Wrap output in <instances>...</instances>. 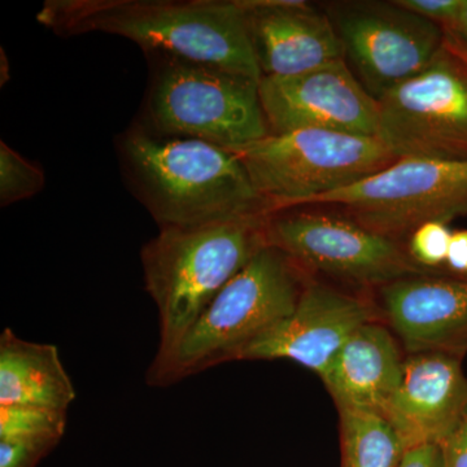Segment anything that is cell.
<instances>
[{
  "mask_svg": "<svg viewBox=\"0 0 467 467\" xmlns=\"http://www.w3.org/2000/svg\"><path fill=\"white\" fill-rule=\"evenodd\" d=\"M36 20L60 36L113 34L153 57L263 78L243 0H48Z\"/></svg>",
  "mask_w": 467,
  "mask_h": 467,
  "instance_id": "1",
  "label": "cell"
},
{
  "mask_svg": "<svg viewBox=\"0 0 467 467\" xmlns=\"http://www.w3.org/2000/svg\"><path fill=\"white\" fill-rule=\"evenodd\" d=\"M119 150L131 190L160 227L275 213L238 153L225 147L140 126L126 131Z\"/></svg>",
  "mask_w": 467,
  "mask_h": 467,
  "instance_id": "2",
  "label": "cell"
},
{
  "mask_svg": "<svg viewBox=\"0 0 467 467\" xmlns=\"http://www.w3.org/2000/svg\"><path fill=\"white\" fill-rule=\"evenodd\" d=\"M269 216L160 227L144 245V285L158 308L160 324L159 348L147 379L167 367L209 304L265 247Z\"/></svg>",
  "mask_w": 467,
  "mask_h": 467,
  "instance_id": "3",
  "label": "cell"
},
{
  "mask_svg": "<svg viewBox=\"0 0 467 467\" xmlns=\"http://www.w3.org/2000/svg\"><path fill=\"white\" fill-rule=\"evenodd\" d=\"M309 278L287 254L266 244L209 304L167 367L147 380L168 386L236 359L294 312Z\"/></svg>",
  "mask_w": 467,
  "mask_h": 467,
  "instance_id": "4",
  "label": "cell"
},
{
  "mask_svg": "<svg viewBox=\"0 0 467 467\" xmlns=\"http://www.w3.org/2000/svg\"><path fill=\"white\" fill-rule=\"evenodd\" d=\"M160 60L147 99L152 133L232 150L272 134L261 106L260 81L205 64Z\"/></svg>",
  "mask_w": 467,
  "mask_h": 467,
  "instance_id": "5",
  "label": "cell"
},
{
  "mask_svg": "<svg viewBox=\"0 0 467 467\" xmlns=\"http://www.w3.org/2000/svg\"><path fill=\"white\" fill-rule=\"evenodd\" d=\"M234 152L275 213L352 186L398 160L378 137L318 129L269 134Z\"/></svg>",
  "mask_w": 467,
  "mask_h": 467,
  "instance_id": "6",
  "label": "cell"
},
{
  "mask_svg": "<svg viewBox=\"0 0 467 467\" xmlns=\"http://www.w3.org/2000/svg\"><path fill=\"white\" fill-rule=\"evenodd\" d=\"M306 205H333L371 232L408 242L427 223L448 225L467 216V162L398 159L389 168L303 207Z\"/></svg>",
  "mask_w": 467,
  "mask_h": 467,
  "instance_id": "7",
  "label": "cell"
},
{
  "mask_svg": "<svg viewBox=\"0 0 467 467\" xmlns=\"http://www.w3.org/2000/svg\"><path fill=\"white\" fill-rule=\"evenodd\" d=\"M324 212H275L267 217L266 243L284 252L306 275L378 290L409 275H426L405 243L371 232L349 217Z\"/></svg>",
  "mask_w": 467,
  "mask_h": 467,
  "instance_id": "8",
  "label": "cell"
},
{
  "mask_svg": "<svg viewBox=\"0 0 467 467\" xmlns=\"http://www.w3.org/2000/svg\"><path fill=\"white\" fill-rule=\"evenodd\" d=\"M378 107L377 137L396 158L467 162V66L445 46Z\"/></svg>",
  "mask_w": 467,
  "mask_h": 467,
  "instance_id": "9",
  "label": "cell"
},
{
  "mask_svg": "<svg viewBox=\"0 0 467 467\" xmlns=\"http://www.w3.org/2000/svg\"><path fill=\"white\" fill-rule=\"evenodd\" d=\"M324 11L342 42L350 70L377 100L422 72L444 46L441 26L395 0L331 2Z\"/></svg>",
  "mask_w": 467,
  "mask_h": 467,
  "instance_id": "10",
  "label": "cell"
},
{
  "mask_svg": "<svg viewBox=\"0 0 467 467\" xmlns=\"http://www.w3.org/2000/svg\"><path fill=\"white\" fill-rule=\"evenodd\" d=\"M260 99L270 133L318 129L377 137L378 100L346 58L288 77H263Z\"/></svg>",
  "mask_w": 467,
  "mask_h": 467,
  "instance_id": "11",
  "label": "cell"
},
{
  "mask_svg": "<svg viewBox=\"0 0 467 467\" xmlns=\"http://www.w3.org/2000/svg\"><path fill=\"white\" fill-rule=\"evenodd\" d=\"M377 319L376 300L309 278L294 312L252 340L236 359H288L321 377L350 335Z\"/></svg>",
  "mask_w": 467,
  "mask_h": 467,
  "instance_id": "12",
  "label": "cell"
},
{
  "mask_svg": "<svg viewBox=\"0 0 467 467\" xmlns=\"http://www.w3.org/2000/svg\"><path fill=\"white\" fill-rule=\"evenodd\" d=\"M380 319L407 355L467 353V276L409 275L376 290Z\"/></svg>",
  "mask_w": 467,
  "mask_h": 467,
  "instance_id": "13",
  "label": "cell"
},
{
  "mask_svg": "<svg viewBox=\"0 0 467 467\" xmlns=\"http://www.w3.org/2000/svg\"><path fill=\"white\" fill-rule=\"evenodd\" d=\"M467 413L462 359L442 353L405 356L400 384L382 416L405 450L441 445Z\"/></svg>",
  "mask_w": 467,
  "mask_h": 467,
  "instance_id": "14",
  "label": "cell"
},
{
  "mask_svg": "<svg viewBox=\"0 0 467 467\" xmlns=\"http://www.w3.org/2000/svg\"><path fill=\"white\" fill-rule=\"evenodd\" d=\"M263 77H288L344 58L325 11L300 0H243Z\"/></svg>",
  "mask_w": 467,
  "mask_h": 467,
  "instance_id": "15",
  "label": "cell"
},
{
  "mask_svg": "<svg viewBox=\"0 0 467 467\" xmlns=\"http://www.w3.org/2000/svg\"><path fill=\"white\" fill-rule=\"evenodd\" d=\"M382 319L358 328L339 350L321 380L339 409L382 414L400 384L405 356L398 337Z\"/></svg>",
  "mask_w": 467,
  "mask_h": 467,
  "instance_id": "16",
  "label": "cell"
},
{
  "mask_svg": "<svg viewBox=\"0 0 467 467\" xmlns=\"http://www.w3.org/2000/svg\"><path fill=\"white\" fill-rule=\"evenodd\" d=\"M76 389L52 344L27 342L11 328L0 337V407L67 411Z\"/></svg>",
  "mask_w": 467,
  "mask_h": 467,
  "instance_id": "17",
  "label": "cell"
},
{
  "mask_svg": "<svg viewBox=\"0 0 467 467\" xmlns=\"http://www.w3.org/2000/svg\"><path fill=\"white\" fill-rule=\"evenodd\" d=\"M340 467H399L404 444L377 411L339 409Z\"/></svg>",
  "mask_w": 467,
  "mask_h": 467,
  "instance_id": "18",
  "label": "cell"
},
{
  "mask_svg": "<svg viewBox=\"0 0 467 467\" xmlns=\"http://www.w3.org/2000/svg\"><path fill=\"white\" fill-rule=\"evenodd\" d=\"M67 411L0 407V441L57 445L67 429Z\"/></svg>",
  "mask_w": 467,
  "mask_h": 467,
  "instance_id": "19",
  "label": "cell"
},
{
  "mask_svg": "<svg viewBox=\"0 0 467 467\" xmlns=\"http://www.w3.org/2000/svg\"><path fill=\"white\" fill-rule=\"evenodd\" d=\"M46 178L42 169L27 161L5 140L0 142V204L2 207L33 198L42 192Z\"/></svg>",
  "mask_w": 467,
  "mask_h": 467,
  "instance_id": "20",
  "label": "cell"
},
{
  "mask_svg": "<svg viewBox=\"0 0 467 467\" xmlns=\"http://www.w3.org/2000/svg\"><path fill=\"white\" fill-rule=\"evenodd\" d=\"M451 233L447 223H427L418 227L407 242L409 256L418 266L435 272L447 263Z\"/></svg>",
  "mask_w": 467,
  "mask_h": 467,
  "instance_id": "21",
  "label": "cell"
},
{
  "mask_svg": "<svg viewBox=\"0 0 467 467\" xmlns=\"http://www.w3.org/2000/svg\"><path fill=\"white\" fill-rule=\"evenodd\" d=\"M400 7L450 30L459 16L462 0H395Z\"/></svg>",
  "mask_w": 467,
  "mask_h": 467,
  "instance_id": "22",
  "label": "cell"
},
{
  "mask_svg": "<svg viewBox=\"0 0 467 467\" xmlns=\"http://www.w3.org/2000/svg\"><path fill=\"white\" fill-rule=\"evenodd\" d=\"M55 445L0 441V467H36Z\"/></svg>",
  "mask_w": 467,
  "mask_h": 467,
  "instance_id": "23",
  "label": "cell"
},
{
  "mask_svg": "<svg viewBox=\"0 0 467 467\" xmlns=\"http://www.w3.org/2000/svg\"><path fill=\"white\" fill-rule=\"evenodd\" d=\"M442 467H467V413L441 445Z\"/></svg>",
  "mask_w": 467,
  "mask_h": 467,
  "instance_id": "24",
  "label": "cell"
},
{
  "mask_svg": "<svg viewBox=\"0 0 467 467\" xmlns=\"http://www.w3.org/2000/svg\"><path fill=\"white\" fill-rule=\"evenodd\" d=\"M445 266L456 275L467 276V230L451 233Z\"/></svg>",
  "mask_w": 467,
  "mask_h": 467,
  "instance_id": "25",
  "label": "cell"
},
{
  "mask_svg": "<svg viewBox=\"0 0 467 467\" xmlns=\"http://www.w3.org/2000/svg\"><path fill=\"white\" fill-rule=\"evenodd\" d=\"M399 467H442L439 445H422L405 451Z\"/></svg>",
  "mask_w": 467,
  "mask_h": 467,
  "instance_id": "26",
  "label": "cell"
},
{
  "mask_svg": "<svg viewBox=\"0 0 467 467\" xmlns=\"http://www.w3.org/2000/svg\"><path fill=\"white\" fill-rule=\"evenodd\" d=\"M444 46L448 50L457 55L467 66V43L459 38L456 34L445 32Z\"/></svg>",
  "mask_w": 467,
  "mask_h": 467,
  "instance_id": "27",
  "label": "cell"
},
{
  "mask_svg": "<svg viewBox=\"0 0 467 467\" xmlns=\"http://www.w3.org/2000/svg\"><path fill=\"white\" fill-rule=\"evenodd\" d=\"M445 32L456 34L459 38L467 43V0H462L460 14L454 26L450 30H445Z\"/></svg>",
  "mask_w": 467,
  "mask_h": 467,
  "instance_id": "28",
  "label": "cell"
}]
</instances>
